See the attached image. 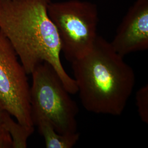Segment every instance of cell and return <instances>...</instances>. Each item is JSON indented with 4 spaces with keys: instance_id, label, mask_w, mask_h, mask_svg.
Masks as SVG:
<instances>
[{
    "instance_id": "obj_10",
    "label": "cell",
    "mask_w": 148,
    "mask_h": 148,
    "mask_svg": "<svg viewBox=\"0 0 148 148\" xmlns=\"http://www.w3.org/2000/svg\"><path fill=\"white\" fill-rule=\"evenodd\" d=\"M0 148H13L11 134L3 125H0Z\"/></svg>"
},
{
    "instance_id": "obj_2",
    "label": "cell",
    "mask_w": 148,
    "mask_h": 148,
    "mask_svg": "<svg viewBox=\"0 0 148 148\" xmlns=\"http://www.w3.org/2000/svg\"><path fill=\"white\" fill-rule=\"evenodd\" d=\"M71 63L85 109L120 116L132 93L136 77L132 68L110 42L98 35L90 52Z\"/></svg>"
},
{
    "instance_id": "obj_3",
    "label": "cell",
    "mask_w": 148,
    "mask_h": 148,
    "mask_svg": "<svg viewBox=\"0 0 148 148\" xmlns=\"http://www.w3.org/2000/svg\"><path fill=\"white\" fill-rule=\"evenodd\" d=\"M31 74L30 103L34 125L38 120L44 119L58 132H77L78 106L53 66L43 62Z\"/></svg>"
},
{
    "instance_id": "obj_7",
    "label": "cell",
    "mask_w": 148,
    "mask_h": 148,
    "mask_svg": "<svg viewBox=\"0 0 148 148\" xmlns=\"http://www.w3.org/2000/svg\"><path fill=\"white\" fill-rule=\"evenodd\" d=\"M35 125L44 138L47 148H71L79 140L78 132L69 134L58 132L51 123L44 119L38 120Z\"/></svg>"
},
{
    "instance_id": "obj_1",
    "label": "cell",
    "mask_w": 148,
    "mask_h": 148,
    "mask_svg": "<svg viewBox=\"0 0 148 148\" xmlns=\"http://www.w3.org/2000/svg\"><path fill=\"white\" fill-rule=\"evenodd\" d=\"M51 0H0V31L8 39L27 75L47 62L66 89L77 93L74 78L64 68L57 30L48 14Z\"/></svg>"
},
{
    "instance_id": "obj_6",
    "label": "cell",
    "mask_w": 148,
    "mask_h": 148,
    "mask_svg": "<svg viewBox=\"0 0 148 148\" xmlns=\"http://www.w3.org/2000/svg\"><path fill=\"white\" fill-rule=\"evenodd\" d=\"M124 57L148 48V0H136L128 10L110 42Z\"/></svg>"
},
{
    "instance_id": "obj_8",
    "label": "cell",
    "mask_w": 148,
    "mask_h": 148,
    "mask_svg": "<svg viewBox=\"0 0 148 148\" xmlns=\"http://www.w3.org/2000/svg\"><path fill=\"white\" fill-rule=\"evenodd\" d=\"M5 128L9 131L13 140V148H27V139L34 131V127L23 125L12 117L6 123Z\"/></svg>"
},
{
    "instance_id": "obj_11",
    "label": "cell",
    "mask_w": 148,
    "mask_h": 148,
    "mask_svg": "<svg viewBox=\"0 0 148 148\" xmlns=\"http://www.w3.org/2000/svg\"><path fill=\"white\" fill-rule=\"evenodd\" d=\"M11 117L12 116L3 108L0 103V125L5 126L7 122Z\"/></svg>"
},
{
    "instance_id": "obj_9",
    "label": "cell",
    "mask_w": 148,
    "mask_h": 148,
    "mask_svg": "<svg viewBox=\"0 0 148 148\" xmlns=\"http://www.w3.org/2000/svg\"><path fill=\"white\" fill-rule=\"evenodd\" d=\"M138 112L142 121L148 123V85H145L138 90L136 95Z\"/></svg>"
},
{
    "instance_id": "obj_4",
    "label": "cell",
    "mask_w": 148,
    "mask_h": 148,
    "mask_svg": "<svg viewBox=\"0 0 148 148\" xmlns=\"http://www.w3.org/2000/svg\"><path fill=\"white\" fill-rule=\"evenodd\" d=\"M47 11L57 30L65 59L72 63L88 53L98 36L97 6L82 0L51 1Z\"/></svg>"
},
{
    "instance_id": "obj_5",
    "label": "cell",
    "mask_w": 148,
    "mask_h": 148,
    "mask_svg": "<svg viewBox=\"0 0 148 148\" xmlns=\"http://www.w3.org/2000/svg\"><path fill=\"white\" fill-rule=\"evenodd\" d=\"M27 75L14 48L0 31V103L18 122L34 127Z\"/></svg>"
}]
</instances>
